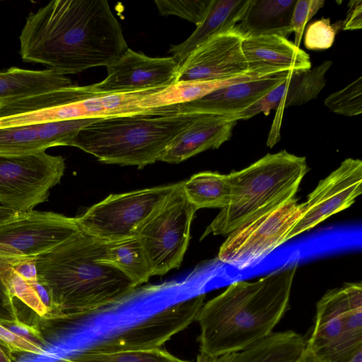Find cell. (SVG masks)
Returning <instances> with one entry per match:
<instances>
[{
    "instance_id": "6da1fadb",
    "label": "cell",
    "mask_w": 362,
    "mask_h": 362,
    "mask_svg": "<svg viewBox=\"0 0 362 362\" xmlns=\"http://www.w3.org/2000/svg\"><path fill=\"white\" fill-rule=\"evenodd\" d=\"M22 59L59 74L114 63L129 47L106 0H54L30 13L20 35Z\"/></svg>"
},
{
    "instance_id": "7a4b0ae2",
    "label": "cell",
    "mask_w": 362,
    "mask_h": 362,
    "mask_svg": "<svg viewBox=\"0 0 362 362\" xmlns=\"http://www.w3.org/2000/svg\"><path fill=\"white\" fill-rule=\"evenodd\" d=\"M297 262L255 281H238L204 303L196 320L200 351L218 357L266 338L288 308Z\"/></svg>"
},
{
    "instance_id": "3957f363",
    "label": "cell",
    "mask_w": 362,
    "mask_h": 362,
    "mask_svg": "<svg viewBox=\"0 0 362 362\" xmlns=\"http://www.w3.org/2000/svg\"><path fill=\"white\" fill-rule=\"evenodd\" d=\"M106 243L81 230L37 257V281L49 291L54 320L88 314L133 294L136 287L125 275L98 262Z\"/></svg>"
},
{
    "instance_id": "277c9868",
    "label": "cell",
    "mask_w": 362,
    "mask_h": 362,
    "mask_svg": "<svg viewBox=\"0 0 362 362\" xmlns=\"http://www.w3.org/2000/svg\"><path fill=\"white\" fill-rule=\"evenodd\" d=\"M194 114H134L100 118L81 128L71 146L107 164L143 168L158 161Z\"/></svg>"
},
{
    "instance_id": "5b68a950",
    "label": "cell",
    "mask_w": 362,
    "mask_h": 362,
    "mask_svg": "<svg viewBox=\"0 0 362 362\" xmlns=\"http://www.w3.org/2000/svg\"><path fill=\"white\" fill-rule=\"evenodd\" d=\"M308 170L305 157L282 150L230 173L229 204L221 209L200 240L210 234L228 235L247 221L294 197Z\"/></svg>"
},
{
    "instance_id": "8992f818",
    "label": "cell",
    "mask_w": 362,
    "mask_h": 362,
    "mask_svg": "<svg viewBox=\"0 0 362 362\" xmlns=\"http://www.w3.org/2000/svg\"><path fill=\"white\" fill-rule=\"evenodd\" d=\"M306 347L322 362H350L362 350V284L346 283L317 302Z\"/></svg>"
},
{
    "instance_id": "52a82bcc",
    "label": "cell",
    "mask_w": 362,
    "mask_h": 362,
    "mask_svg": "<svg viewBox=\"0 0 362 362\" xmlns=\"http://www.w3.org/2000/svg\"><path fill=\"white\" fill-rule=\"evenodd\" d=\"M179 184L111 194L75 219L82 231L104 242L137 236Z\"/></svg>"
},
{
    "instance_id": "ba28073f",
    "label": "cell",
    "mask_w": 362,
    "mask_h": 362,
    "mask_svg": "<svg viewBox=\"0 0 362 362\" xmlns=\"http://www.w3.org/2000/svg\"><path fill=\"white\" fill-rule=\"evenodd\" d=\"M302 214L295 197L251 218L228 235L218 259L239 270L256 265L287 238Z\"/></svg>"
},
{
    "instance_id": "9c48e42d",
    "label": "cell",
    "mask_w": 362,
    "mask_h": 362,
    "mask_svg": "<svg viewBox=\"0 0 362 362\" xmlns=\"http://www.w3.org/2000/svg\"><path fill=\"white\" fill-rule=\"evenodd\" d=\"M197 209L188 201L183 182L169 195L138 233L152 276L178 269L190 240Z\"/></svg>"
},
{
    "instance_id": "30bf717a",
    "label": "cell",
    "mask_w": 362,
    "mask_h": 362,
    "mask_svg": "<svg viewBox=\"0 0 362 362\" xmlns=\"http://www.w3.org/2000/svg\"><path fill=\"white\" fill-rule=\"evenodd\" d=\"M65 162L45 151L0 154V206L18 213L46 202L50 189L64 175Z\"/></svg>"
},
{
    "instance_id": "8fae6325",
    "label": "cell",
    "mask_w": 362,
    "mask_h": 362,
    "mask_svg": "<svg viewBox=\"0 0 362 362\" xmlns=\"http://www.w3.org/2000/svg\"><path fill=\"white\" fill-rule=\"evenodd\" d=\"M81 229L63 214L31 210L0 223V267L37 259Z\"/></svg>"
},
{
    "instance_id": "7c38bea8",
    "label": "cell",
    "mask_w": 362,
    "mask_h": 362,
    "mask_svg": "<svg viewBox=\"0 0 362 362\" xmlns=\"http://www.w3.org/2000/svg\"><path fill=\"white\" fill-rule=\"evenodd\" d=\"M204 299L205 294L202 293L177 302L87 349L115 352L160 347L196 320Z\"/></svg>"
},
{
    "instance_id": "4fadbf2b",
    "label": "cell",
    "mask_w": 362,
    "mask_h": 362,
    "mask_svg": "<svg viewBox=\"0 0 362 362\" xmlns=\"http://www.w3.org/2000/svg\"><path fill=\"white\" fill-rule=\"evenodd\" d=\"M362 161L346 158L321 180L302 204V214L287 240L309 230L350 207L362 192Z\"/></svg>"
},
{
    "instance_id": "5bb4252c",
    "label": "cell",
    "mask_w": 362,
    "mask_h": 362,
    "mask_svg": "<svg viewBox=\"0 0 362 362\" xmlns=\"http://www.w3.org/2000/svg\"><path fill=\"white\" fill-rule=\"evenodd\" d=\"M178 69L172 57H151L128 48L107 67V77L91 86L95 92L106 94L167 87L175 83Z\"/></svg>"
},
{
    "instance_id": "9a60e30c",
    "label": "cell",
    "mask_w": 362,
    "mask_h": 362,
    "mask_svg": "<svg viewBox=\"0 0 362 362\" xmlns=\"http://www.w3.org/2000/svg\"><path fill=\"white\" fill-rule=\"evenodd\" d=\"M243 40L235 26L211 38L179 66L175 82L220 81L250 73L242 49Z\"/></svg>"
},
{
    "instance_id": "2e32d148",
    "label": "cell",
    "mask_w": 362,
    "mask_h": 362,
    "mask_svg": "<svg viewBox=\"0 0 362 362\" xmlns=\"http://www.w3.org/2000/svg\"><path fill=\"white\" fill-rule=\"evenodd\" d=\"M288 71L231 84L182 104L150 110L152 115L212 114L235 117L281 83Z\"/></svg>"
},
{
    "instance_id": "e0dca14e",
    "label": "cell",
    "mask_w": 362,
    "mask_h": 362,
    "mask_svg": "<svg viewBox=\"0 0 362 362\" xmlns=\"http://www.w3.org/2000/svg\"><path fill=\"white\" fill-rule=\"evenodd\" d=\"M97 119H71L0 128V154H30L54 146H71L78 132Z\"/></svg>"
},
{
    "instance_id": "ac0fdd59",
    "label": "cell",
    "mask_w": 362,
    "mask_h": 362,
    "mask_svg": "<svg viewBox=\"0 0 362 362\" xmlns=\"http://www.w3.org/2000/svg\"><path fill=\"white\" fill-rule=\"evenodd\" d=\"M237 121L212 114H194L172 141L158 161L179 163L209 149L218 148L229 140Z\"/></svg>"
},
{
    "instance_id": "d6986e66",
    "label": "cell",
    "mask_w": 362,
    "mask_h": 362,
    "mask_svg": "<svg viewBox=\"0 0 362 362\" xmlns=\"http://www.w3.org/2000/svg\"><path fill=\"white\" fill-rule=\"evenodd\" d=\"M242 49L249 71L262 76L311 68L309 54L281 36L245 37Z\"/></svg>"
},
{
    "instance_id": "ffe728a7",
    "label": "cell",
    "mask_w": 362,
    "mask_h": 362,
    "mask_svg": "<svg viewBox=\"0 0 362 362\" xmlns=\"http://www.w3.org/2000/svg\"><path fill=\"white\" fill-rule=\"evenodd\" d=\"M250 0H212L203 21L183 42L172 45L169 52L179 66L197 47L225 33L240 21Z\"/></svg>"
},
{
    "instance_id": "44dd1931",
    "label": "cell",
    "mask_w": 362,
    "mask_h": 362,
    "mask_svg": "<svg viewBox=\"0 0 362 362\" xmlns=\"http://www.w3.org/2000/svg\"><path fill=\"white\" fill-rule=\"evenodd\" d=\"M296 0H250L235 28L243 38L278 35L287 38Z\"/></svg>"
},
{
    "instance_id": "7402d4cb",
    "label": "cell",
    "mask_w": 362,
    "mask_h": 362,
    "mask_svg": "<svg viewBox=\"0 0 362 362\" xmlns=\"http://www.w3.org/2000/svg\"><path fill=\"white\" fill-rule=\"evenodd\" d=\"M331 61H324L313 68L289 71L284 96L276 109L274 121L267 145L272 148L280 139V127L283 112L286 107L300 106L317 98L326 85L325 75L331 67Z\"/></svg>"
},
{
    "instance_id": "603a6c76",
    "label": "cell",
    "mask_w": 362,
    "mask_h": 362,
    "mask_svg": "<svg viewBox=\"0 0 362 362\" xmlns=\"http://www.w3.org/2000/svg\"><path fill=\"white\" fill-rule=\"evenodd\" d=\"M262 77L250 72L226 80L178 81L142 98L137 107L147 114L153 109L189 103L225 86Z\"/></svg>"
},
{
    "instance_id": "cb8c5ba5",
    "label": "cell",
    "mask_w": 362,
    "mask_h": 362,
    "mask_svg": "<svg viewBox=\"0 0 362 362\" xmlns=\"http://www.w3.org/2000/svg\"><path fill=\"white\" fill-rule=\"evenodd\" d=\"M71 86L73 83L68 77L51 69L29 70L11 67L0 71V101Z\"/></svg>"
},
{
    "instance_id": "d4e9b609",
    "label": "cell",
    "mask_w": 362,
    "mask_h": 362,
    "mask_svg": "<svg viewBox=\"0 0 362 362\" xmlns=\"http://www.w3.org/2000/svg\"><path fill=\"white\" fill-rule=\"evenodd\" d=\"M306 340L292 330L272 332L247 348L230 354L227 362H296Z\"/></svg>"
},
{
    "instance_id": "484cf974",
    "label": "cell",
    "mask_w": 362,
    "mask_h": 362,
    "mask_svg": "<svg viewBox=\"0 0 362 362\" xmlns=\"http://www.w3.org/2000/svg\"><path fill=\"white\" fill-rule=\"evenodd\" d=\"M98 262L115 268L137 287L152 276L144 248L138 236L107 242Z\"/></svg>"
},
{
    "instance_id": "4316f807",
    "label": "cell",
    "mask_w": 362,
    "mask_h": 362,
    "mask_svg": "<svg viewBox=\"0 0 362 362\" xmlns=\"http://www.w3.org/2000/svg\"><path fill=\"white\" fill-rule=\"evenodd\" d=\"M183 189L188 201L197 209L227 206L230 198L228 175L205 171L193 175L183 182Z\"/></svg>"
},
{
    "instance_id": "83f0119b",
    "label": "cell",
    "mask_w": 362,
    "mask_h": 362,
    "mask_svg": "<svg viewBox=\"0 0 362 362\" xmlns=\"http://www.w3.org/2000/svg\"><path fill=\"white\" fill-rule=\"evenodd\" d=\"M72 357L81 362H190L160 347L115 352H95L86 349Z\"/></svg>"
},
{
    "instance_id": "f1b7e54d",
    "label": "cell",
    "mask_w": 362,
    "mask_h": 362,
    "mask_svg": "<svg viewBox=\"0 0 362 362\" xmlns=\"http://www.w3.org/2000/svg\"><path fill=\"white\" fill-rule=\"evenodd\" d=\"M4 282L14 298L20 300L26 306L44 320H51L49 308L43 303L35 283H31L21 276L10 265L0 267Z\"/></svg>"
},
{
    "instance_id": "f546056e",
    "label": "cell",
    "mask_w": 362,
    "mask_h": 362,
    "mask_svg": "<svg viewBox=\"0 0 362 362\" xmlns=\"http://www.w3.org/2000/svg\"><path fill=\"white\" fill-rule=\"evenodd\" d=\"M332 112L346 117L362 112V77L352 81L344 88L332 93L324 101Z\"/></svg>"
},
{
    "instance_id": "4dcf8cb0",
    "label": "cell",
    "mask_w": 362,
    "mask_h": 362,
    "mask_svg": "<svg viewBox=\"0 0 362 362\" xmlns=\"http://www.w3.org/2000/svg\"><path fill=\"white\" fill-rule=\"evenodd\" d=\"M212 0H156L162 16L173 15L186 19L197 26L206 16Z\"/></svg>"
},
{
    "instance_id": "1f68e13d",
    "label": "cell",
    "mask_w": 362,
    "mask_h": 362,
    "mask_svg": "<svg viewBox=\"0 0 362 362\" xmlns=\"http://www.w3.org/2000/svg\"><path fill=\"white\" fill-rule=\"evenodd\" d=\"M342 21L331 24L329 18H322L308 25L304 36V45L308 49L322 50L330 48Z\"/></svg>"
},
{
    "instance_id": "d6a6232c",
    "label": "cell",
    "mask_w": 362,
    "mask_h": 362,
    "mask_svg": "<svg viewBox=\"0 0 362 362\" xmlns=\"http://www.w3.org/2000/svg\"><path fill=\"white\" fill-rule=\"evenodd\" d=\"M324 0H296L291 21L292 32L295 34L294 45L300 48L307 23L325 5Z\"/></svg>"
},
{
    "instance_id": "836d02e7",
    "label": "cell",
    "mask_w": 362,
    "mask_h": 362,
    "mask_svg": "<svg viewBox=\"0 0 362 362\" xmlns=\"http://www.w3.org/2000/svg\"><path fill=\"white\" fill-rule=\"evenodd\" d=\"M0 345L10 353L40 356L45 354L40 344L11 330L0 323Z\"/></svg>"
},
{
    "instance_id": "e575fe53",
    "label": "cell",
    "mask_w": 362,
    "mask_h": 362,
    "mask_svg": "<svg viewBox=\"0 0 362 362\" xmlns=\"http://www.w3.org/2000/svg\"><path fill=\"white\" fill-rule=\"evenodd\" d=\"M286 78L255 103L237 115L235 119H248L261 112L268 115L272 110H276L285 92Z\"/></svg>"
},
{
    "instance_id": "d590c367",
    "label": "cell",
    "mask_w": 362,
    "mask_h": 362,
    "mask_svg": "<svg viewBox=\"0 0 362 362\" xmlns=\"http://www.w3.org/2000/svg\"><path fill=\"white\" fill-rule=\"evenodd\" d=\"M0 323L14 332L29 338L45 346L47 341L40 327L35 325L25 322L20 317L13 318L0 317Z\"/></svg>"
},
{
    "instance_id": "8d00e7d4",
    "label": "cell",
    "mask_w": 362,
    "mask_h": 362,
    "mask_svg": "<svg viewBox=\"0 0 362 362\" xmlns=\"http://www.w3.org/2000/svg\"><path fill=\"white\" fill-rule=\"evenodd\" d=\"M362 28V1L352 0L348 4V11L342 21V30H355Z\"/></svg>"
},
{
    "instance_id": "74e56055",
    "label": "cell",
    "mask_w": 362,
    "mask_h": 362,
    "mask_svg": "<svg viewBox=\"0 0 362 362\" xmlns=\"http://www.w3.org/2000/svg\"><path fill=\"white\" fill-rule=\"evenodd\" d=\"M21 276L29 282L37 281L36 259H28L10 265Z\"/></svg>"
},
{
    "instance_id": "f35d334b",
    "label": "cell",
    "mask_w": 362,
    "mask_h": 362,
    "mask_svg": "<svg viewBox=\"0 0 362 362\" xmlns=\"http://www.w3.org/2000/svg\"><path fill=\"white\" fill-rule=\"evenodd\" d=\"M13 299L8 292L0 273V305L8 311L11 317H19Z\"/></svg>"
},
{
    "instance_id": "ab89813d",
    "label": "cell",
    "mask_w": 362,
    "mask_h": 362,
    "mask_svg": "<svg viewBox=\"0 0 362 362\" xmlns=\"http://www.w3.org/2000/svg\"><path fill=\"white\" fill-rule=\"evenodd\" d=\"M231 354L223 355L218 357H213L199 352L197 357L196 362H227Z\"/></svg>"
},
{
    "instance_id": "60d3db41",
    "label": "cell",
    "mask_w": 362,
    "mask_h": 362,
    "mask_svg": "<svg viewBox=\"0 0 362 362\" xmlns=\"http://www.w3.org/2000/svg\"><path fill=\"white\" fill-rule=\"evenodd\" d=\"M296 362H322L310 349L305 348Z\"/></svg>"
},
{
    "instance_id": "b9f144b4",
    "label": "cell",
    "mask_w": 362,
    "mask_h": 362,
    "mask_svg": "<svg viewBox=\"0 0 362 362\" xmlns=\"http://www.w3.org/2000/svg\"><path fill=\"white\" fill-rule=\"evenodd\" d=\"M18 212L0 206V223L14 216Z\"/></svg>"
},
{
    "instance_id": "7bdbcfd3",
    "label": "cell",
    "mask_w": 362,
    "mask_h": 362,
    "mask_svg": "<svg viewBox=\"0 0 362 362\" xmlns=\"http://www.w3.org/2000/svg\"><path fill=\"white\" fill-rule=\"evenodd\" d=\"M0 362H13L10 356L5 349L0 345Z\"/></svg>"
},
{
    "instance_id": "ee69618b",
    "label": "cell",
    "mask_w": 362,
    "mask_h": 362,
    "mask_svg": "<svg viewBox=\"0 0 362 362\" xmlns=\"http://www.w3.org/2000/svg\"><path fill=\"white\" fill-rule=\"evenodd\" d=\"M54 362H81L71 357L60 358Z\"/></svg>"
},
{
    "instance_id": "f6af8a7d",
    "label": "cell",
    "mask_w": 362,
    "mask_h": 362,
    "mask_svg": "<svg viewBox=\"0 0 362 362\" xmlns=\"http://www.w3.org/2000/svg\"><path fill=\"white\" fill-rule=\"evenodd\" d=\"M350 362H362V350L359 351Z\"/></svg>"
}]
</instances>
